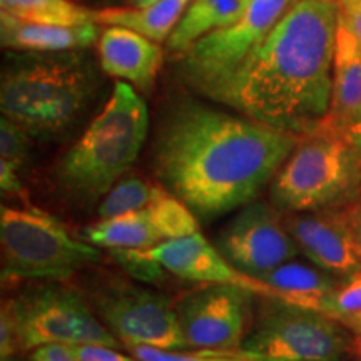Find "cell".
Listing matches in <instances>:
<instances>
[{"mask_svg": "<svg viewBox=\"0 0 361 361\" xmlns=\"http://www.w3.org/2000/svg\"><path fill=\"white\" fill-rule=\"evenodd\" d=\"M300 137L206 104L180 102L157 133L154 169L197 219L258 200Z\"/></svg>", "mask_w": 361, "mask_h": 361, "instance_id": "cell-1", "label": "cell"}, {"mask_svg": "<svg viewBox=\"0 0 361 361\" xmlns=\"http://www.w3.org/2000/svg\"><path fill=\"white\" fill-rule=\"evenodd\" d=\"M336 30V0H295L207 97L298 137L314 133L331 104Z\"/></svg>", "mask_w": 361, "mask_h": 361, "instance_id": "cell-2", "label": "cell"}, {"mask_svg": "<svg viewBox=\"0 0 361 361\" xmlns=\"http://www.w3.org/2000/svg\"><path fill=\"white\" fill-rule=\"evenodd\" d=\"M97 89L90 62L78 51L11 56L0 79V111L37 141L66 134Z\"/></svg>", "mask_w": 361, "mask_h": 361, "instance_id": "cell-3", "label": "cell"}, {"mask_svg": "<svg viewBox=\"0 0 361 361\" xmlns=\"http://www.w3.org/2000/svg\"><path fill=\"white\" fill-rule=\"evenodd\" d=\"M147 133L146 102L134 85L119 80L101 112L59 161V184L80 201L102 200L133 168Z\"/></svg>", "mask_w": 361, "mask_h": 361, "instance_id": "cell-4", "label": "cell"}, {"mask_svg": "<svg viewBox=\"0 0 361 361\" xmlns=\"http://www.w3.org/2000/svg\"><path fill=\"white\" fill-rule=\"evenodd\" d=\"M360 192L361 156L326 124L300 137L269 183V202L281 213L345 206Z\"/></svg>", "mask_w": 361, "mask_h": 361, "instance_id": "cell-5", "label": "cell"}, {"mask_svg": "<svg viewBox=\"0 0 361 361\" xmlns=\"http://www.w3.org/2000/svg\"><path fill=\"white\" fill-rule=\"evenodd\" d=\"M2 281H64L102 259L99 246L74 238L52 214L34 206L0 207Z\"/></svg>", "mask_w": 361, "mask_h": 361, "instance_id": "cell-6", "label": "cell"}, {"mask_svg": "<svg viewBox=\"0 0 361 361\" xmlns=\"http://www.w3.org/2000/svg\"><path fill=\"white\" fill-rule=\"evenodd\" d=\"M0 322L12 328L20 353L51 343L121 346L87 298L59 281H44L8 298Z\"/></svg>", "mask_w": 361, "mask_h": 361, "instance_id": "cell-7", "label": "cell"}, {"mask_svg": "<svg viewBox=\"0 0 361 361\" xmlns=\"http://www.w3.org/2000/svg\"><path fill=\"white\" fill-rule=\"evenodd\" d=\"M353 333L322 311L269 300L239 351L252 361H346Z\"/></svg>", "mask_w": 361, "mask_h": 361, "instance_id": "cell-8", "label": "cell"}, {"mask_svg": "<svg viewBox=\"0 0 361 361\" xmlns=\"http://www.w3.org/2000/svg\"><path fill=\"white\" fill-rule=\"evenodd\" d=\"M293 2L252 0L236 20L206 34L179 56L183 79L209 96L263 42Z\"/></svg>", "mask_w": 361, "mask_h": 361, "instance_id": "cell-9", "label": "cell"}, {"mask_svg": "<svg viewBox=\"0 0 361 361\" xmlns=\"http://www.w3.org/2000/svg\"><path fill=\"white\" fill-rule=\"evenodd\" d=\"M90 305L117 340L126 346L186 350L176 303L169 296L134 284H109L94 291Z\"/></svg>", "mask_w": 361, "mask_h": 361, "instance_id": "cell-10", "label": "cell"}, {"mask_svg": "<svg viewBox=\"0 0 361 361\" xmlns=\"http://www.w3.org/2000/svg\"><path fill=\"white\" fill-rule=\"evenodd\" d=\"M216 246L236 268L255 278L300 255L281 211L259 200L238 209L221 229Z\"/></svg>", "mask_w": 361, "mask_h": 361, "instance_id": "cell-11", "label": "cell"}, {"mask_svg": "<svg viewBox=\"0 0 361 361\" xmlns=\"http://www.w3.org/2000/svg\"><path fill=\"white\" fill-rule=\"evenodd\" d=\"M251 296L233 284H206L176 303L189 348L239 350L251 326Z\"/></svg>", "mask_w": 361, "mask_h": 361, "instance_id": "cell-12", "label": "cell"}, {"mask_svg": "<svg viewBox=\"0 0 361 361\" xmlns=\"http://www.w3.org/2000/svg\"><path fill=\"white\" fill-rule=\"evenodd\" d=\"M194 233H200V219L171 192L144 209L97 219L80 229L79 238L107 250H149Z\"/></svg>", "mask_w": 361, "mask_h": 361, "instance_id": "cell-13", "label": "cell"}, {"mask_svg": "<svg viewBox=\"0 0 361 361\" xmlns=\"http://www.w3.org/2000/svg\"><path fill=\"white\" fill-rule=\"evenodd\" d=\"M283 216L298 250L310 263L340 279L361 273V250L346 204Z\"/></svg>", "mask_w": 361, "mask_h": 361, "instance_id": "cell-14", "label": "cell"}, {"mask_svg": "<svg viewBox=\"0 0 361 361\" xmlns=\"http://www.w3.org/2000/svg\"><path fill=\"white\" fill-rule=\"evenodd\" d=\"M139 258L156 263L174 276L202 284H233L266 300H279L276 290L263 279L246 274L211 245L201 231L176 238L149 250H129Z\"/></svg>", "mask_w": 361, "mask_h": 361, "instance_id": "cell-15", "label": "cell"}, {"mask_svg": "<svg viewBox=\"0 0 361 361\" xmlns=\"http://www.w3.org/2000/svg\"><path fill=\"white\" fill-rule=\"evenodd\" d=\"M97 49L101 69L107 75L141 90L154 85L164 61L159 42L126 27H106L97 40Z\"/></svg>", "mask_w": 361, "mask_h": 361, "instance_id": "cell-16", "label": "cell"}, {"mask_svg": "<svg viewBox=\"0 0 361 361\" xmlns=\"http://www.w3.org/2000/svg\"><path fill=\"white\" fill-rule=\"evenodd\" d=\"M97 22L87 24H39L0 13V39L6 49L17 52H71L96 44Z\"/></svg>", "mask_w": 361, "mask_h": 361, "instance_id": "cell-17", "label": "cell"}, {"mask_svg": "<svg viewBox=\"0 0 361 361\" xmlns=\"http://www.w3.org/2000/svg\"><path fill=\"white\" fill-rule=\"evenodd\" d=\"M361 119V44L338 20L331 104L324 124L343 133Z\"/></svg>", "mask_w": 361, "mask_h": 361, "instance_id": "cell-18", "label": "cell"}, {"mask_svg": "<svg viewBox=\"0 0 361 361\" xmlns=\"http://www.w3.org/2000/svg\"><path fill=\"white\" fill-rule=\"evenodd\" d=\"M259 279L278 291L279 301L316 311H322L324 298L343 281L313 263H298L295 259L279 264Z\"/></svg>", "mask_w": 361, "mask_h": 361, "instance_id": "cell-19", "label": "cell"}, {"mask_svg": "<svg viewBox=\"0 0 361 361\" xmlns=\"http://www.w3.org/2000/svg\"><path fill=\"white\" fill-rule=\"evenodd\" d=\"M191 0H156L146 7H106L96 11V22L104 27H126L154 42H166L179 25Z\"/></svg>", "mask_w": 361, "mask_h": 361, "instance_id": "cell-20", "label": "cell"}, {"mask_svg": "<svg viewBox=\"0 0 361 361\" xmlns=\"http://www.w3.org/2000/svg\"><path fill=\"white\" fill-rule=\"evenodd\" d=\"M251 2L252 0H191L168 40V49L183 56L196 40L236 20Z\"/></svg>", "mask_w": 361, "mask_h": 361, "instance_id": "cell-21", "label": "cell"}, {"mask_svg": "<svg viewBox=\"0 0 361 361\" xmlns=\"http://www.w3.org/2000/svg\"><path fill=\"white\" fill-rule=\"evenodd\" d=\"M0 12L39 24L75 25L96 22V11L72 0H0Z\"/></svg>", "mask_w": 361, "mask_h": 361, "instance_id": "cell-22", "label": "cell"}, {"mask_svg": "<svg viewBox=\"0 0 361 361\" xmlns=\"http://www.w3.org/2000/svg\"><path fill=\"white\" fill-rule=\"evenodd\" d=\"M32 137L11 119H0V189L6 194L24 192L22 174L29 164Z\"/></svg>", "mask_w": 361, "mask_h": 361, "instance_id": "cell-23", "label": "cell"}, {"mask_svg": "<svg viewBox=\"0 0 361 361\" xmlns=\"http://www.w3.org/2000/svg\"><path fill=\"white\" fill-rule=\"evenodd\" d=\"M169 191L151 180L135 178H123L101 200L97 207V219H111L154 204L169 196Z\"/></svg>", "mask_w": 361, "mask_h": 361, "instance_id": "cell-24", "label": "cell"}, {"mask_svg": "<svg viewBox=\"0 0 361 361\" xmlns=\"http://www.w3.org/2000/svg\"><path fill=\"white\" fill-rule=\"evenodd\" d=\"M322 313L338 319L348 329L361 324V273L343 279L340 286L324 298Z\"/></svg>", "mask_w": 361, "mask_h": 361, "instance_id": "cell-25", "label": "cell"}, {"mask_svg": "<svg viewBox=\"0 0 361 361\" xmlns=\"http://www.w3.org/2000/svg\"><path fill=\"white\" fill-rule=\"evenodd\" d=\"M139 361H252L239 350H161L152 346H126Z\"/></svg>", "mask_w": 361, "mask_h": 361, "instance_id": "cell-26", "label": "cell"}, {"mask_svg": "<svg viewBox=\"0 0 361 361\" xmlns=\"http://www.w3.org/2000/svg\"><path fill=\"white\" fill-rule=\"evenodd\" d=\"M79 361H139L134 355H124L114 346L75 345L71 346Z\"/></svg>", "mask_w": 361, "mask_h": 361, "instance_id": "cell-27", "label": "cell"}, {"mask_svg": "<svg viewBox=\"0 0 361 361\" xmlns=\"http://www.w3.org/2000/svg\"><path fill=\"white\" fill-rule=\"evenodd\" d=\"M338 20L341 22L361 44V0H336Z\"/></svg>", "mask_w": 361, "mask_h": 361, "instance_id": "cell-28", "label": "cell"}, {"mask_svg": "<svg viewBox=\"0 0 361 361\" xmlns=\"http://www.w3.org/2000/svg\"><path fill=\"white\" fill-rule=\"evenodd\" d=\"M29 361H79L69 345L51 343L30 351Z\"/></svg>", "mask_w": 361, "mask_h": 361, "instance_id": "cell-29", "label": "cell"}, {"mask_svg": "<svg viewBox=\"0 0 361 361\" xmlns=\"http://www.w3.org/2000/svg\"><path fill=\"white\" fill-rule=\"evenodd\" d=\"M346 209H348L351 228H353L355 238L356 241H358V246L361 250V197L360 200L356 197L355 201H351L350 204H346Z\"/></svg>", "mask_w": 361, "mask_h": 361, "instance_id": "cell-30", "label": "cell"}, {"mask_svg": "<svg viewBox=\"0 0 361 361\" xmlns=\"http://www.w3.org/2000/svg\"><path fill=\"white\" fill-rule=\"evenodd\" d=\"M343 135L348 139V142L356 149V151H358V154L361 156V119H358L356 123L351 124L350 128L343 130Z\"/></svg>", "mask_w": 361, "mask_h": 361, "instance_id": "cell-31", "label": "cell"}, {"mask_svg": "<svg viewBox=\"0 0 361 361\" xmlns=\"http://www.w3.org/2000/svg\"><path fill=\"white\" fill-rule=\"evenodd\" d=\"M353 333V348H351V356H361V324H356L350 329Z\"/></svg>", "mask_w": 361, "mask_h": 361, "instance_id": "cell-32", "label": "cell"}, {"mask_svg": "<svg viewBox=\"0 0 361 361\" xmlns=\"http://www.w3.org/2000/svg\"><path fill=\"white\" fill-rule=\"evenodd\" d=\"M156 0H129V6L133 7H146L149 4H154Z\"/></svg>", "mask_w": 361, "mask_h": 361, "instance_id": "cell-33", "label": "cell"}, {"mask_svg": "<svg viewBox=\"0 0 361 361\" xmlns=\"http://www.w3.org/2000/svg\"><path fill=\"white\" fill-rule=\"evenodd\" d=\"M2 361H20L17 356H7V358H2Z\"/></svg>", "mask_w": 361, "mask_h": 361, "instance_id": "cell-34", "label": "cell"}, {"mask_svg": "<svg viewBox=\"0 0 361 361\" xmlns=\"http://www.w3.org/2000/svg\"><path fill=\"white\" fill-rule=\"evenodd\" d=\"M348 361H361V356H351V360Z\"/></svg>", "mask_w": 361, "mask_h": 361, "instance_id": "cell-35", "label": "cell"}]
</instances>
